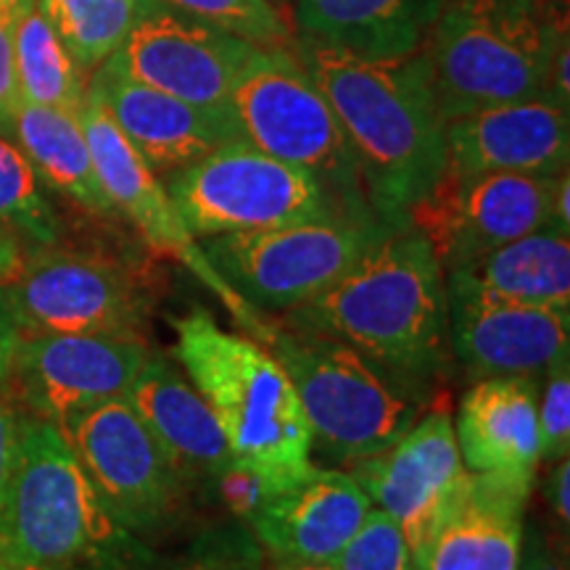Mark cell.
I'll list each match as a JSON object with an SVG mask.
<instances>
[{
	"instance_id": "obj_8",
	"label": "cell",
	"mask_w": 570,
	"mask_h": 570,
	"mask_svg": "<svg viewBox=\"0 0 570 570\" xmlns=\"http://www.w3.org/2000/svg\"><path fill=\"white\" fill-rule=\"evenodd\" d=\"M394 227L352 217H325L269 230L204 238L202 252L227 288L256 312L309 304L333 288Z\"/></svg>"
},
{
	"instance_id": "obj_5",
	"label": "cell",
	"mask_w": 570,
	"mask_h": 570,
	"mask_svg": "<svg viewBox=\"0 0 570 570\" xmlns=\"http://www.w3.org/2000/svg\"><path fill=\"white\" fill-rule=\"evenodd\" d=\"M285 367L309 423L312 441L336 462L373 458L423 417V386L386 370L344 341L273 325L252 333Z\"/></svg>"
},
{
	"instance_id": "obj_40",
	"label": "cell",
	"mask_w": 570,
	"mask_h": 570,
	"mask_svg": "<svg viewBox=\"0 0 570 570\" xmlns=\"http://www.w3.org/2000/svg\"><path fill=\"white\" fill-rule=\"evenodd\" d=\"M560 465L554 468L552 473V481H550V502H552V512L554 518L562 523V531H568V523H570V504H568V491H570V465H568V458L566 460H558Z\"/></svg>"
},
{
	"instance_id": "obj_30",
	"label": "cell",
	"mask_w": 570,
	"mask_h": 570,
	"mask_svg": "<svg viewBox=\"0 0 570 570\" xmlns=\"http://www.w3.org/2000/svg\"><path fill=\"white\" fill-rule=\"evenodd\" d=\"M190 17L219 27L256 48H285L294 42V24L273 0H164Z\"/></svg>"
},
{
	"instance_id": "obj_21",
	"label": "cell",
	"mask_w": 570,
	"mask_h": 570,
	"mask_svg": "<svg viewBox=\"0 0 570 570\" xmlns=\"http://www.w3.org/2000/svg\"><path fill=\"white\" fill-rule=\"evenodd\" d=\"M373 510L348 473L312 468L248 520V529L277 560L333 562Z\"/></svg>"
},
{
	"instance_id": "obj_37",
	"label": "cell",
	"mask_w": 570,
	"mask_h": 570,
	"mask_svg": "<svg viewBox=\"0 0 570 570\" xmlns=\"http://www.w3.org/2000/svg\"><path fill=\"white\" fill-rule=\"evenodd\" d=\"M21 341L17 317H13L9 296L6 288L0 285V391L9 389V377L13 367V356H17V346Z\"/></svg>"
},
{
	"instance_id": "obj_18",
	"label": "cell",
	"mask_w": 570,
	"mask_h": 570,
	"mask_svg": "<svg viewBox=\"0 0 570 570\" xmlns=\"http://www.w3.org/2000/svg\"><path fill=\"white\" fill-rule=\"evenodd\" d=\"M570 109L550 96L481 109L444 125L446 169L458 175H560L570 159Z\"/></svg>"
},
{
	"instance_id": "obj_22",
	"label": "cell",
	"mask_w": 570,
	"mask_h": 570,
	"mask_svg": "<svg viewBox=\"0 0 570 570\" xmlns=\"http://www.w3.org/2000/svg\"><path fill=\"white\" fill-rule=\"evenodd\" d=\"M125 396L185 483H209L238 460L206 399L167 354H148Z\"/></svg>"
},
{
	"instance_id": "obj_4",
	"label": "cell",
	"mask_w": 570,
	"mask_h": 570,
	"mask_svg": "<svg viewBox=\"0 0 570 570\" xmlns=\"http://www.w3.org/2000/svg\"><path fill=\"white\" fill-rule=\"evenodd\" d=\"M566 0H446L423 53L444 122L550 90Z\"/></svg>"
},
{
	"instance_id": "obj_20",
	"label": "cell",
	"mask_w": 570,
	"mask_h": 570,
	"mask_svg": "<svg viewBox=\"0 0 570 570\" xmlns=\"http://www.w3.org/2000/svg\"><path fill=\"white\" fill-rule=\"evenodd\" d=\"M531 487L468 470L452 510L415 554V570H518Z\"/></svg>"
},
{
	"instance_id": "obj_7",
	"label": "cell",
	"mask_w": 570,
	"mask_h": 570,
	"mask_svg": "<svg viewBox=\"0 0 570 570\" xmlns=\"http://www.w3.org/2000/svg\"><path fill=\"white\" fill-rule=\"evenodd\" d=\"M227 106L240 138L309 173L344 217L381 223L362 188L338 117L291 46L256 48L235 80Z\"/></svg>"
},
{
	"instance_id": "obj_10",
	"label": "cell",
	"mask_w": 570,
	"mask_h": 570,
	"mask_svg": "<svg viewBox=\"0 0 570 570\" xmlns=\"http://www.w3.org/2000/svg\"><path fill=\"white\" fill-rule=\"evenodd\" d=\"M6 296L21 338L42 333L140 336L151 309L146 281L125 262L56 244L35 248L6 285Z\"/></svg>"
},
{
	"instance_id": "obj_3",
	"label": "cell",
	"mask_w": 570,
	"mask_h": 570,
	"mask_svg": "<svg viewBox=\"0 0 570 570\" xmlns=\"http://www.w3.org/2000/svg\"><path fill=\"white\" fill-rule=\"evenodd\" d=\"M0 558L56 570H142L151 562L92 489L67 433L35 415L19 417L17 454L0 499Z\"/></svg>"
},
{
	"instance_id": "obj_14",
	"label": "cell",
	"mask_w": 570,
	"mask_h": 570,
	"mask_svg": "<svg viewBox=\"0 0 570 570\" xmlns=\"http://www.w3.org/2000/svg\"><path fill=\"white\" fill-rule=\"evenodd\" d=\"M148 354L146 341L122 333L24 336L9 386L30 415L63 425L85 410L125 396Z\"/></svg>"
},
{
	"instance_id": "obj_34",
	"label": "cell",
	"mask_w": 570,
	"mask_h": 570,
	"mask_svg": "<svg viewBox=\"0 0 570 570\" xmlns=\"http://www.w3.org/2000/svg\"><path fill=\"white\" fill-rule=\"evenodd\" d=\"M544 377L537 396L541 460H566L570 454V367L568 362L554 365Z\"/></svg>"
},
{
	"instance_id": "obj_39",
	"label": "cell",
	"mask_w": 570,
	"mask_h": 570,
	"mask_svg": "<svg viewBox=\"0 0 570 570\" xmlns=\"http://www.w3.org/2000/svg\"><path fill=\"white\" fill-rule=\"evenodd\" d=\"M570 42L568 38L560 42L558 48V56H554L552 61V71H550V90H547V96L552 98V101H558L560 106H566L570 109Z\"/></svg>"
},
{
	"instance_id": "obj_28",
	"label": "cell",
	"mask_w": 570,
	"mask_h": 570,
	"mask_svg": "<svg viewBox=\"0 0 570 570\" xmlns=\"http://www.w3.org/2000/svg\"><path fill=\"white\" fill-rule=\"evenodd\" d=\"M154 0H35V9L51 24L56 38L90 71L122 46Z\"/></svg>"
},
{
	"instance_id": "obj_12",
	"label": "cell",
	"mask_w": 570,
	"mask_h": 570,
	"mask_svg": "<svg viewBox=\"0 0 570 570\" xmlns=\"http://www.w3.org/2000/svg\"><path fill=\"white\" fill-rule=\"evenodd\" d=\"M554 185L558 175H458L444 169L431 194L410 209L407 225L425 235L446 273L552 227Z\"/></svg>"
},
{
	"instance_id": "obj_17",
	"label": "cell",
	"mask_w": 570,
	"mask_h": 570,
	"mask_svg": "<svg viewBox=\"0 0 570 570\" xmlns=\"http://www.w3.org/2000/svg\"><path fill=\"white\" fill-rule=\"evenodd\" d=\"M88 92L104 104L156 175L180 173L225 142L240 138L230 109H204L148 88L122 75L109 59L92 69Z\"/></svg>"
},
{
	"instance_id": "obj_9",
	"label": "cell",
	"mask_w": 570,
	"mask_h": 570,
	"mask_svg": "<svg viewBox=\"0 0 570 570\" xmlns=\"http://www.w3.org/2000/svg\"><path fill=\"white\" fill-rule=\"evenodd\" d=\"M164 188L194 238L344 217L309 173L244 138L169 175Z\"/></svg>"
},
{
	"instance_id": "obj_44",
	"label": "cell",
	"mask_w": 570,
	"mask_h": 570,
	"mask_svg": "<svg viewBox=\"0 0 570 570\" xmlns=\"http://www.w3.org/2000/svg\"><path fill=\"white\" fill-rule=\"evenodd\" d=\"M273 3H277V6H281V3H288V0H273Z\"/></svg>"
},
{
	"instance_id": "obj_31",
	"label": "cell",
	"mask_w": 570,
	"mask_h": 570,
	"mask_svg": "<svg viewBox=\"0 0 570 570\" xmlns=\"http://www.w3.org/2000/svg\"><path fill=\"white\" fill-rule=\"evenodd\" d=\"M312 470V468H309ZM309 470L304 473H288V470H275L265 465H254V462L235 460L230 468H225L223 473L214 475V479L206 483L214 494H217L223 508L230 512L235 520L240 523H248L256 512L265 508L267 502L304 479Z\"/></svg>"
},
{
	"instance_id": "obj_1",
	"label": "cell",
	"mask_w": 570,
	"mask_h": 570,
	"mask_svg": "<svg viewBox=\"0 0 570 570\" xmlns=\"http://www.w3.org/2000/svg\"><path fill=\"white\" fill-rule=\"evenodd\" d=\"M291 51L338 117L375 217L394 230L407 227L412 206L446 169V122L423 48L377 61L294 35Z\"/></svg>"
},
{
	"instance_id": "obj_29",
	"label": "cell",
	"mask_w": 570,
	"mask_h": 570,
	"mask_svg": "<svg viewBox=\"0 0 570 570\" xmlns=\"http://www.w3.org/2000/svg\"><path fill=\"white\" fill-rule=\"evenodd\" d=\"M0 227L35 248L59 240V217L19 146L0 135Z\"/></svg>"
},
{
	"instance_id": "obj_24",
	"label": "cell",
	"mask_w": 570,
	"mask_h": 570,
	"mask_svg": "<svg viewBox=\"0 0 570 570\" xmlns=\"http://www.w3.org/2000/svg\"><path fill=\"white\" fill-rule=\"evenodd\" d=\"M570 233L544 227L446 269V302L479 298L570 309Z\"/></svg>"
},
{
	"instance_id": "obj_16",
	"label": "cell",
	"mask_w": 570,
	"mask_h": 570,
	"mask_svg": "<svg viewBox=\"0 0 570 570\" xmlns=\"http://www.w3.org/2000/svg\"><path fill=\"white\" fill-rule=\"evenodd\" d=\"M352 468V479L402 529L412 554L439 529L468 479L444 407L428 412L396 444Z\"/></svg>"
},
{
	"instance_id": "obj_15",
	"label": "cell",
	"mask_w": 570,
	"mask_h": 570,
	"mask_svg": "<svg viewBox=\"0 0 570 570\" xmlns=\"http://www.w3.org/2000/svg\"><path fill=\"white\" fill-rule=\"evenodd\" d=\"M77 117H80L85 140H88L92 167H96V175L104 185L106 196H109L114 212L130 219L135 230L140 233L142 244L151 248L154 254L183 262L190 273L202 277L214 294L223 298L233 317L252 333L262 317L248 309L219 281V275L206 262L202 246H196V238L185 227L180 212L175 209L159 175L148 167L138 148L125 138V132L114 122L111 114L104 109V104L90 92H85L82 109L77 111Z\"/></svg>"
},
{
	"instance_id": "obj_36",
	"label": "cell",
	"mask_w": 570,
	"mask_h": 570,
	"mask_svg": "<svg viewBox=\"0 0 570 570\" xmlns=\"http://www.w3.org/2000/svg\"><path fill=\"white\" fill-rule=\"evenodd\" d=\"M518 570H568L566 541L560 544L550 533L533 525L529 533H523Z\"/></svg>"
},
{
	"instance_id": "obj_25",
	"label": "cell",
	"mask_w": 570,
	"mask_h": 570,
	"mask_svg": "<svg viewBox=\"0 0 570 570\" xmlns=\"http://www.w3.org/2000/svg\"><path fill=\"white\" fill-rule=\"evenodd\" d=\"M296 35L331 42L365 59L420 51L446 0H288Z\"/></svg>"
},
{
	"instance_id": "obj_27",
	"label": "cell",
	"mask_w": 570,
	"mask_h": 570,
	"mask_svg": "<svg viewBox=\"0 0 570 570\" xmlns=\"http://www.w3.org/2000/svg\"><path fill=\"white\" fill-rule=\"evenodd\" d=\"M13 53H17V80L21 101L51 106L69 114L82 109L85 71L77 67L63 42L56 38L42 13L35 3L21 13L17 24V40H13Z\"/></svg>"
},
{
	"instance_id": "obj_11",
	"label": "cell",
	"mask_w": 570,
	"mask_h": 570,
	"mask_svg": "<svg viewBox=\"0 0 570 570\" xmlns=\"http://www.w3.org/2000/svg\"><path fill=\"white\" fill-rule=\"evenodd\" d=\"M59 428L92 489L127 531L159 533L183 515L188 483L127 396L85 410Z\"/></svg>"
},
{
	"instance_id": "obj_26",
	"label": "cell",
	"mask_w": 570,
	"mask_h": 570,
	"mask_svg": "<svg viewBox=\"0 0 570 570\" xmlns=\"http://www.w3.org/2000/svg\"><path fill=\"white\" fill-rule=\"evenodd\" d=\"M11 135L40 180L51 185L56 194L82 206L85 212L111 217L114 206L92 167L88 140L77 114L21 101Z\"/></svg>"
},
{
	"instance_id": "obj_38",
	"label": "cell",
	"mask_w": 570,
	"mask_h": 570,
	"mask_svg": "<svg viewBox=\"0 0 570 570\" xmlns=\"http://www.w3.org/2000/svg\"><path fill=\"white\" fill-rule=\"evenodd\" d=\"M17 428L19 415L6 402V391H0V499H3L6 483H9L13 454H17Z\"/></svg>"
},
{
	"instance_id": "obj_33",
	"label": "cell",
	"mask_w": 570,
	"mask_h": 570,
	"mask_svg": "<svg viewBox=\"0 0 570 570\" xmlns=\"http://www.w3.org/2000/svg\"><path fill=\"white\" fill-rule=\"evenodd\" d=\"M177 570H265V550L244 525L204 531Z\"/></svg>"
},
{
	"instance_id": "obj_42",
	"label": "cell",
	"mask_w": 570,
	"mask_h": 570,
	"mask_svg": "<svg viewBox=\"0 0 570 570\" xmlns=\"http://www.w3.org/2000/svg\"><path fill=\"white\" fill-rule=\"evenodd\" d=\"M267 570H336L333 562H304V560H277Z\"/></svg>"
},
{
	"instance_id": "obj_32",
	"label": "cell",
	"mask_w": 570,
	"mask_h": 570,
	"mask_svg": "<svg viewBox=\"0 0 570 570\" xmlns=\"http://www.w3.org/2000/svg\"><path fill=\"white\" fill-rule=\"evenodd\" d=\"M336 570H415L407 539L383 510H370L365 523L333 560Z\"/></svg>"
},
{
	"instance_id": "obj_13",
	"label": "cell",
	"mask_w": 570,
	"mask_h": 570,
	"mask_svg": "<svg viewBox=\"0 0 570 570\" xmlns=\"http://www.w3.org/2000/svg\"><path fill=\"white\" fill-rule=\"evenodd\" d=\"M254 51L252 42L154 0L109 61L148 88L204 109H230L233 85Z\"/></svg>"
},
{
	"instance_id": "obj_19",
	"label": "cell",
	"mask_w": 570,
	"mask_h": 570,
	"mask_svg": "<svg viewBox=\"0 0 570 570\" xmlns=\"http://www.w3.org/2000/svg\"><path fill=\"white\" fill-rule=\"evenodd\" d=\"M449 306V346L470 377L547 375L570 354V309L458 298Z\"/></svg>"
},
{
	"instance_id": "obj_23",
	"label": "cell",
	"mask_w": 570,
	"mask_h": 570,
	"mask_svg": "<svg viewBox=\"0 0 570 570\" xmlns=\"http://www.w3.org/2000/svg\"><path fill=\"white\" fill-rule=\"evenodd\" d=\"M537 377H483L458 412V446L470 473L533 483L541 462Z\"/></svg>"
},
{
	"instance_id": "obj_35",
	"label": "cell",
	"mask_w": 570,
	"mask_h": 570,
	"mask_svg": "<svg viewBox=\"0 0 570 570\" xmlns=\"http://www.w3.org/2000/svg\"><path fill=\"white\" fill-rule=\"evenodd\" d=\"M35 0H0V135H11L13 117L21 104L19 80H17V24Z\"/></svg>"
},
{
	"instance_id": "obj_6",
	"label": "cell",
	"mask_w": 570,
	"mask_h": 570,
	"mask_svg": "<svg viewBox=\"0 0 570 570\" xmlns=\"http://www.w3.org/2000/svg\"><path fill=\"white\" fill-rule=\"evenodd\" d=\"M177 360L223 425L233 454L288 473L309 462L312 431L288 373L259 341L225 331L198 306L175 323Z\"/></svg>"
},
{
	"instance_id": "obj_41",
	"label": "cell",
	"mask_w": 570,
	"mask_h": 570,
	"mask_svg": "<svg viewBox=\"0 0 570 570\" xmlns=\"http://www.w3.org/2000/svg\"><path fill=\"white\" fill-rule=\"evenodd\" d=\"M552 227H558L562 233H570V175H558V185H554L552 196Z\"/></svg>"
},
{
	"instance_id": "obj_2",
	"label": "cell",
	"mask_w": 570,
	"mask_h": 570,
	"mask_svg": "<svg viewBox=\"0 0 570 570\" xmlns=\"http://www.w3.org/2000/svg\"><path fill=\"white\" fill-rule=\"evenodd\" d=\"M283 323L344 341L420 386L452 354L444 269L410 225L383 235L325 294L283 312Z\"/></svg>"
},
{
	"instance_id": "obj_43",
	"label": "cell",
	"mask_w": 570,
	"mask_h": 570,
	"mask_svg": "<svg viewBox=\"0 0 570 570\" xmlns=\"http://www.w3.org/2000/svg\"><path fill=\"white\" fill-rule=\"evenodd\" d=\"M0 570H56V568H51V566H42V562H32V560L0 558Z\"/></svg>"
}]
</instances>
